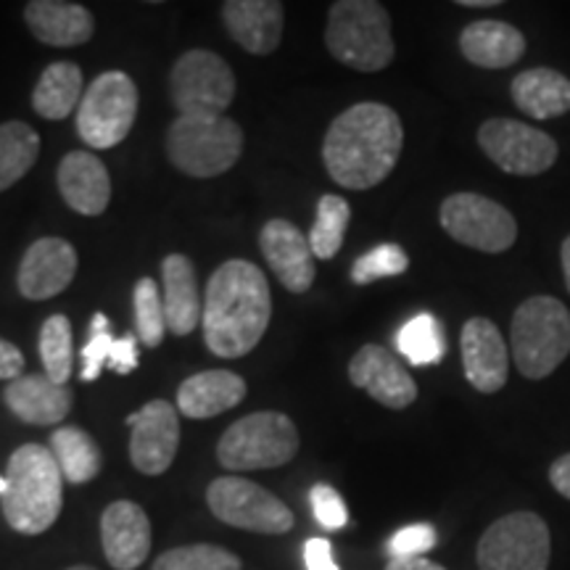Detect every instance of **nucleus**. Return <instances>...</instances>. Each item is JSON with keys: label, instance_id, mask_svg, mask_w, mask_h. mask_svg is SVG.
Here are the masks:
<instances>
[{"label": "nucleus", "instance_id": "nucleus-16", "mask_svg": "<svg viewBox=\"0 0 570 570\" xmlns=\"http://www.w3.org/2000/svg\"><path fill=\"white\" fill-rule=\"evenodd\" d=\"M77 275V252L63 238H40L21 256L17 273L19 294L30 302H46L63 294Z\"/></svg>", "mask_w": 570, "mask_h": 570}, {"label": "nucleus", "instance_id": "nucleus-27", "mask_svg": "<svg viewBox=\"0 0 570 570\" xmlns=\"http://www.w3.org/2000/svg\"><path fill=\"white\" fill-rule=\"evenodd\" d=\"M512 101L525 117L554 119L570 111V80L554 69H525L510 85Z\"/></svg>", "mask_w": 570, "mask_h": 570}, {"label": "nucleus", "instance_id": "nucleus-48", "mask_svg": "<svg viewBox=\"0 0 570 570\" xmlns=\"http://www.w3.org/2000/svg\"><path fill=\"white\" fill-rule=\"evenodd\" d=\"M67 570H96V568H90V566H71Z\"/></svg>", "mask_w": 570, "mask_h": 570}, {"label": "nucleus", "instance_id": "nucleus-28", "mask_svg": "<svg viewBox=\"0 0 570 570\" xmlns=\"http://www.w3.org/2000/svg\"><path fill=\"white\" fill-rule=\"evenodd\" d=\"M82 69L71 61H56L40 75L32 90V109L42 119L61 122L82 101Z\"/></svg>", "mask_w": 570, "mask_h": 570}, {"label": "nucleus", "instance_id": "nucleus-26", "mask_svg": "<svg viewBox=\"0 0 570 570\" xmlns=\"http://www.w3.org/2000/svg\"><path fill=\"white\" fill-rule=\"evenodd\" d=\"M460 51L481 69H508L525 53V38L508 21L481 19L460 32Z\"/></svg>", "mask_w": 570, "mask_h": 570}, {"label": "nucleus", "instance_id": "nucleus-35", "mask_svg": "<svg viewBox=\"0 0 570 570\" xmlns=\"http://www.w3.org/2000/svg\"><path fill=\"white\" fill-rule=\"evenodd\" d=\"M154 570H240L238 554L214 544H188L164 552Z\"/></svg>", "mask_w": 570, "mask_h": 570}, {"label": "nucleus", "instance_id": "nucleus-39", "mask_svg": "<svg viewBox=\"0 0 570 570\" xmlns=\"http://www.w3.org/2000/svg\"><path fill=\"white\" fill-rule=\"evenodd\" d=\"M436 541L439 533L431 523H415L391 537L389 552L391 558H423L428 550L436 547Z\"/></svg>", "mask_w": 570, "mask_h": 570}, {"label": "nucleus", "instance_id": "nucleus-30", "mask_svg": "<svg viewBox=\"0 0 570 570\" xmlns=\"http://www.w3.org/2000/svg\"><path fill=\"white\" fill-rule=\"evenodd\" d=\"M40 156V135L27 122L0 125V194L17 185Z\"/></svg>", "mask_w": 570, "mask_h": 570}, {"label": "nucleus", "instance_id": "nucleus-17", "mask_svg": "<svg viewBox=\"0 0 570 570\" xmlns=\"http://www.w3.org/2000/svg\"><path fill=\"white\" fill-rule=\"evenodd\" d=\"M462 367L468 383L481 394H497L510 375V348L499 327L487 317L468 320L460 336Z\"/></svg>", "mask_w": 570, "mask_h": 570}, {"label": "nucleus", "instance_id": "nucleus-10", "mask_svg": "<svg viewBox=\"0 0 570 570\" xmlns=\"http://www.w3.org/2000/svg\"><path fill=\"white\" fill-rule=\"evenodd\" d=\"M552 539L547 520L537 512H510L494 520L479 541V570H547Z\"/></svg>", "mask_w": 570, "mask_h": 570}, {"label": "nucleus", "instance_id": "nucleus-8", "mask_svg": "<svg viewBox=\"0 0 570 570\" xmlns=\"http://www.w3.org/2000/svg\"><path fill=\"white\" fill-rule=\"evenodd\" d=\"M138 117V85L125 71H104L85 90L77 109V132L90 148L106 151L130 135Z\"/></svg>", "mask_w": 570, "mask_h": 570}, {"label": "nucleus", "instance_id": "nucleus-19", "mask_svg": "<svg viewBox=\"0 0 570 570\" xmlns=\"http://www.w3.org/2000/svg\"><path fill=\"white\" fill-rule=\"evenodd\" d=\"M104 554L114 570H135L151 552V520L140 504L117 499L101 515Z\"/></svg>", "mask_w": 570, "mask_h": 570}, {"label": "nucleus", "instance_id": "nucleus-41", "mask_svg": "<svg viewBox=\"0 0 570 570\" xmlns=\"http://www.w3.org/2000/svg\"><path fill=\"white\" fill-rule=\"evenodd\" d=\"M306 570H338V562L333 560V547L327 539H309L304 547Z\"/></svg>", "mask_w": 570, "mask_h": 570}, {"label": "nucleus", "instance_id": "nucleus-31", "mask_svg": "<svg viewBox=\"0 0 570 570\" xmlns=\"http://www.w3.org/2000/svg\"><path fill=\"white\" fill-rule=\"evenodd\" d=\"M396 346L399 354L415 367L436 365L446 354L441 323L433 315H428V312H420L410 323H404L402 331L396 333Z\"/></svg>", "mask_w": 570, "mask_h": 570}, {"label": "nucleus", "instance_id": "nucleus-46", "mask_svg": "<svg viewBox=\"0 0 570 570\" xmlns=\"http://www.w3.org/2000/svg\"><path fill=\"white\" fill-rule=\"evenodd\" d=\"M465 9H489V6H499V0H460Z\"/></svg>", "mask_w": 570, "mask_h": 570}, {"label": "nucleus", "instance_id": "nucleus-4", "mask_svg": "<svg viewBox=\"0 0 570 570\" xmlns=\"http://www.w3.org/2000/svg\"><path fill=\"white\" fill-rule=\"evenodd\" d=\"M325 46L356 71H381L396 56L391 17L375 0H338L327 13Z\"/></svg>", "mask_w": 570, "mask_h": 570}, {"label": "nucleus", "instance_id": "nucleus-33", "mask_svg": "<svg viewBox=\"0 0 570 570\" xmlns=\"http://www.w3.org/2000/svg\"><path fill=\"white\" fill-rule=\"evenodd\" d=\"M40 360L56 386H67L71 375V323L63 315L48 317L40 327Z\"/></svg>", "mask_w": 570, "mask_h": 570}, {"label": "nucleus", "instance_id": "nucleus-20", "mask_svg": "<svg viewBox=\"0 0 570 570\" xmlns=\"http://www.w3.org/2000/svg\"><path fill=\"white\" fill-rule=\"evenodd\" d=\"M223 21L227 35L254 56L273 53L283 40L285 13L277 0H227Z\"/></svg>", "mask_w": 570, "mask_h": 570}, {"label": "nucleus", "instance_id": "nucleus-15", "mask_svg": "<svg viewBox=\"0 0 570 570\" xmlns=\"http://www.w3.org/2000/svg\"><path fill=\"white\" fill-rule=\"evenodd\" d=\"M348 381L356 389L367 391L377 404L389 410H404L417 399V386L389 348L367 344L348 362Z\"/></svg>", "mask_w": 570, "mask_h": 570}, {"label": "nucleus", "instance_id": "nucleus-22", "mask_svg": "<svg viewBox=\"0 0 570 570\" xmlns=\"http://www.w3.org/2000/svg\"><path fill=\"white\" fill-rule=\"evenodd\" d=\"M24 21L35 38L53 48L85 46L96 32L92 13L67 0H32L24 6Z\"/></svg>", "mask_w": 570, "mask_h": 570}, {"label": "nucleus", "instance_id": "nucleus-6", "mask_svg": "<svg viewBox=\"0 0 570 570\" xmlns=\"http://www.w3.org/2000/svg\"><path fill=\"white\" fill-rule=\"evenodd\" d=\"M296 452L298 431L294 420L275 410L254 412V415L235 420L217 444L219 465L230 473L288 465Z\"/></svg>", "mask_w": 570, "mask_h": 570}, {"label": "nucleus", "instance_id": "nucleus-45", "mask_svg": "<svg viewBox=\"0 0 570 570\" xmlns=\"http://www.w3.org/2000/svg\"><path fill=\"white\" fill-rule=\"evenodd\" d=\"M560 259H562V275H566V285H568V291H570V235H568L566 240H562Z\"/></svg>", "mask_w": 570, "mask_h": 570}, {"label": "nucleus", "instance_id": "nucleus-47", "mask_svg": "<svg viewBox=\"0 0 570 570\" xmlns=\"http://www.w3.org/2000/svg\"><path fill=\"white\" fill-rule=\"evenodd\" d=\"M6 494V475H0V499Z\"/></svg>", "mask_w": 570, "mask_h": 570}, {"label": "nucleus", "instance_id": "nucleus-9", "mask_svg": "<svg viewBox=\"0 0 570 570\" xmlns=\"http://www.w3.org/2000/svg\"><path fill=\"white\" fill-rule=\"evenodd\" d=\"M169 96L180 117H225L235 98V75L223 56L196 48L175 61L169 71Z\"/></svg>", "mask_w": 570, "mask_h": 570}, {"label": "nucleus", "instance_id": "nucleus-1", "mask_svg": "<svg viewBox=\"0 0 570 570\" xmlns=\"http://www.w3.org/2000/svg\"><path fill=\"white\" fill-rule=\"evenodd\" d=\"M404 146L399 114L386 104L362 101L338 114L325 132L323 161L341 188L367 190L394 173Z\"/></svg>", "mask_w": 570, "mask_h": 570}, {"label": "nucleus", "instance_id": "nucleus-5", "mask_svg": "<svg viewBox=\"0 0 570 570\" xmlns=\"http://www.w3.org/2000/svg\"><path fill=\"white\" fill-rule=\"evenodd\" d=\"M510 352L518 373L529 381L552 375L570 354V312L554 296H531L515 309Z\"/></svg>", "mask_w": 570, "mask_h": 570}, {"label": "nucleus", "instance_id": "nucleus-37", "mask_svg": "<svg viewBox=\"0 0 570 570\" xmlns=\"http://www.w3.org/2000/svg\"><path fill=\"white\" fill-rule=\"evenodd\" d=\"M114 341L111 333H109V320L106 315H92L90 320V338L88 344L82 348V381H96L98 375H101L104 365H109V356H111V348H114Z\"/></svg>", "mask_w": 570, "mask_h": 570}, {"label": "nucleus", "instance_id": "nucleus-44", "mask_svg": "<svg viewBox=\"0 0 570 570\" xmlns=\"http://www.w3.org/2000/svg\"><path fill=\"white\" fill-rule=\"evenodd\" d=\"M386 570H446L439 562H431L425 558H391Z\"/></svg>", "mask_w": 570, "mask_h": 570}, {"label": "nucleus", "instance_id": "nucleus-42", "mask_svg": "<svg viewBox=\"0 0 570 570\" xmlns=\"http://www.w3.org/2000/svg\"><path fill=\"white\" fill-rule=\"evenodd\" d=\"M21 370H24V354L9 341L0 338V381H17L21 377Z\"/></svg>", "mask_w": 570, "mask_h": 570}, {"label": "nucleus", "instance_id": "nucleus-11", "mask_svg": "<svg viewBox=\"0 0 570 570\" xmlns=\"http://www.w3.org/2000/svg\"><path fill=\"white\" fill-rule=\"evenodd\" d=\"M206 502L214 518L240 531L281 537L296 523L288 504H283L273 491L238 475H223L212 481L206 489Z\"/></svg>", "mask_w": 570, "mask_h": 570}, {"label": "nucleus", "instance_id": "nucleus-12", "mask_svg": "<svg viewBox=\"0 0 570 570\" xmlns=\"http://www.w3.org/2000/svg\"><path fill=\"white\" fill-rule=\"evenodd\" d=\"M441 227L462 246L502 254L518 240L515 217L502 204L479 194H454L441 204Z\"/></svg>", "mask_w": 570, "mask_h": 570}, {"label": "nucleus", "instance_id": "nucleus-43", "mask_svg": "<svg viewBox=\"0 0 570 570\" xmlns=\"http://www.w3.org/2000/svg\"><path fill=\"white\" fill-rule=\"evenodd\" d=\"M550 483H552L554 491H558L560 497H566L568 502H570V452L562 454V458H558V460L552 462Z\"/></svg>", "mask_w": 570, "mask_h": 570}, {"label": "nucleus", "instance_id": "nucleus-29", "mask_svg": "<svg viewBox=\"0 0 570 570\" xmlns=\"http://www.w3.org/2000/svg\"><path fill=\"white\" fill-rule=\"evenodd\" d=\"M51 452L69 483L92 481L104 465L101 449L82 428H56V433H51Z\"/></svg>", "mask_w": 570, "mask_h": 570}, {"label": "nucleus", "instance_id": "nucleus-38", "mask_svg": "<svg viewBox=\"0 0 570 570\" xmlns=\"http://www.w3.org/2000/svg\"><path fill=\"white\" fill-rule=\"evenodd\" d=\"M309 502H312V512H315L317 523L323 525L325 531H338L348 523V510L344 504V499L333 487L327 483H317L309 491Z\"/></svg>", "mask_w": 570, "mask_h": 570}, {"label": "nucleus", "instance_id": "nucleus-40", "mask_svg": "<svg viewBox=\"0 0 570 570\" xmlns=\"http://www.w3.org/2000/svg\"><path fill=\"white\" fill-rule=\"evenodd\" d=\"M109 367L119 375L132 373V370L138 367V344H135V336H122L114 341Z\"/></svg>", "mask_w": 570, "mask_h": 570}, {"label": "nucleus", "instance_id": "nucleus-25", "mask_svg": "<svg viewBox=\"0 0 570 570\" xmlns=\"http://www.w3.org/2000/svg\"><path fill=\"white\" fill-rule=\"evenodd\" d=\"M246 381L230 370H204L177 389V410L190 420L217 417L246 399Z\"/></svg>", "mask_w": 570, "mask_h": 570}, {"label": "nucleus", "instance_id": "nucleus-36", "mask_svg": "<svg viewBox=\"0 0 570 570\" xmlns=\"http://www.w3.org/2000/svg\"><path fill=\"white\" fill-rule=\"evenodd\" d=\"M410 267V256L399 244H381L362 254L352 267V281L356 285H370L383 277L404 275Z\"/></svg>", "mask_w": 570, "mask_h": 570}, {"label": "nucleus", "instance_id": "nucleus-32", "mask_svg": "<svg viewBox=\"0 0 570 570\" xmlns=\"http://www.w3.org/2000/svg\"><path fill=\"white\" fill-rule=\"evenodd\" d=\"M352 219V206L341 196H323L317 204V219L309 230V246L315 259H333L344 246V235Z\"/></svg>", "mask_w": 570, "mask_h": 570}, {"label": "nucleus", "instance_id": "nucleus-7", "mask_svg": "<svg viewBox=\"0 0 570 570\" xmlns=\"http://www.w3.org/2000/svg\"><path fill=\"white\" fill-rule=\"evenodd\" d=\"M244 154V130L227 117H177L167 130V156L183 175L209 180L225 175Z\"/></svg>", "mask_w": 570, "mask_h": 570}, {"label": "nucleus", "instance_id": "nucleus-2", "mask_svg": "<svg viewBox=\"0 0 570 570\" xmlns=\"http://www.w3.org/2000/svg\"><path fill=\"white\" fill-rule=\"evenodd\" d=\"M273 317L267 277L246 259L214 269L204 296V341L214 356L238 360L256 348Z\"/></svg>", "mask_w": 570, "mask_h": 570}, {"label": "nucleus", "instance_id": "nucleus-13", "mask_svg": "<svg viewBox=\"0 0 570 570\" xmlns=\"http://www.w3.org/2000/svg\"><path fill=\"white\" fill-rule=\"evenodd\" d=\"M479 146L502 173L533 177L558 161V142L518 119H489L479 130Z\"/></svg>", "mask_w": 570, "mask_h": 570}, {"label": "nucleus", "instance_id": "nucleus-21", "mask_svg": "<svg viewBox=\"0 0 570 570\" xmlns=\"http://www.w3.org/2000/svg\"><path fill=\"white\" fill-rule=\"evenodd\" d=\"M59 190L69 209L85 217H98L111 202V177L96 154L71 151L61 159L56 175Z\"/></svg>", "mask_w": 570, "mask_h": 570}, {"label": "nucleus", "instance_id": "nucleus-18", "mask_svg": "<svg viewBox=\"0 0 570 570\" xmlns=\"http://www.w3.org/2000/svg\"><path fill=\"white\" fill-rule=\"evenodd\" d=\"M259 248L269 269L291 294H304L315 283V254L309 238L288 219H269L259 233Z\"/></svg>", "mask_w": 570, "mask_h": 570}, {"label": "nucleus", "instance_id": "nucleus-3", "mask_svg": "<svg viewBox=\"0 0 570 570\" xmlns=\"http://www.w3.org/2000/svg\"><path fill=\"white\" fill-rule=\"evenodd\" d=\"M63 475L51 449L24 444L11 454L6 468L3 515L24 537L46 533L61 515Z\"/></svg>", "mask_w": 570, "mask_h": 570}, {"label": "nucleus", "instance_id": "nucleus-24", "mask_svg": "<svg viewBox=\"0 0 570 570\" xmlns=\"http://www.w3.org/2000/svg\"><path fill=\"white\" fill-rule=\"evenodd\" d=\"M6 407L27 425H59L71 412V391L56 386L46 373L21 375L3 391Z\"/></svg>", "mask_w": 570, "mask_h": 570}, {"label": "nucleus", "instance_id": "nucleus-23", "mask_svg": "<svg viewBox=\"0 0 570 570\" xmlns=\"http://www.w3.org/2000/svg\"><path fill=\"white\" fill-rule=\"evenodd\" d=\"M161 288L167 331H173L175 336H190L202 325L204 315L194 262L183 254H169L161 262Z\"/></svg>", "mask_w": 570, "mask_h": 570}, {"label": "nucleus", "instance_id": "nucleus-34", "mask_svg": "<svg viewBox=\"0 0 570 570\" xmlns=\"http://www.w3.org/2000/svg\"><path fill=\"white\" fill-rule=\"evenodd\" d=\"M135 306V331H138L140 344L156 348L167 333V317H164V304L159 296V285L151 277H140L132 291Z\"/></svg>", "mask_w": 570, "mask_h": 570}, {"label": "nucleus", "instance_id": "nucleus-14", "mask_svg": "<svg viewBox=\"0 0 570 570\" xmlns=\"http://www.w3.org/2000/svg\"><path fill=\"white\" fill-rule=\"evenodd\" d=\"M132 428L130 460L142 475H161L173 468L180 446V415L169 402L154 399L127 417Z\"/></svg>", "mask_w": 570, "mask_h": 570}]
</instances>
